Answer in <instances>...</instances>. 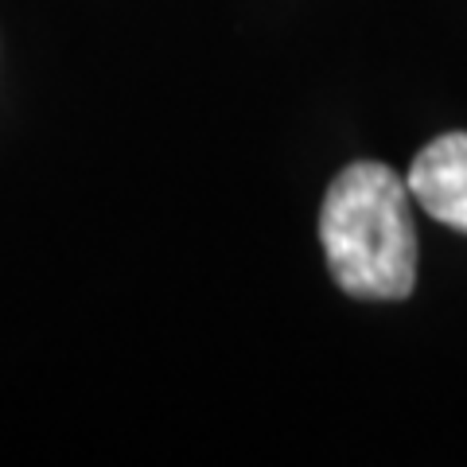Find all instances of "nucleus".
Segmentation results:
<instances>
[{
	"instance_id": "obj_1",
	"label": "nucleus",
	"mask_w": 467,
	"mask_h": 467,
	"mask_svg": "<svg viewBox=\"0 0 467 467\" xmlns=\"http://www.w3.org/2000/svg\"><path fill=\"white\" fill-rule=\"evenodd\" d=\"M331 281L355 300H405L417 285L409 187L393 168L358 160L331 180L319 211Z\"/></svg>"
},
{
	"instance_id": "obj_2",
	"label": "nucleus",
	"mask_w": 467,
	"mask_h": 467,
	"mask_svg": "<svg viewBox=\"0 0 467 467\" xmlns=\"http://www.w3.org/2000/svg\"><path fill=\"white\" fill-rule=\"evenodd\" d=\"M409 199L436 223L467 234V133H444L417 152L405 175Z\"/></svg>"
}]
</instances>
